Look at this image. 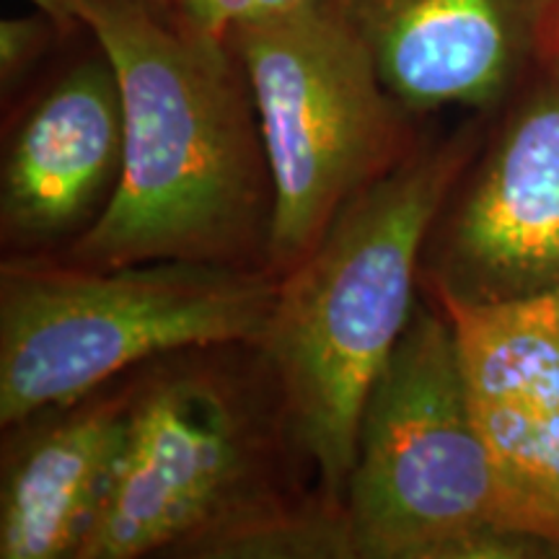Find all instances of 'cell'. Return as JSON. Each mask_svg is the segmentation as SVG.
<instances>
[{
  "label": "cell",
  "instance_id": "6da1fadb",
  "mask_svg": "<svg viewBox=\"0 0 559 559\" xmlns=\"http://www.w3.org/2000/svg\"><path fill=\"white\" fill-rule=\"evenodd\" d=\"M88 34L120 79L122 171L109 207L62 260L267 270L275 190L254 96L228 39L145 0H91Z\"/></svg>",
  "mask_w": 559,
  "mask_h": 559
},
{
  "label": "cell",
  "instance_id": "7a4b0ae2",
  "mask_svg": "<svg viewBox=\"0 0 559 559\" xmlns=\"http://www.w3.org/2000/svg\"><path fill=\"white\" fill-rule=\"evenodd\" d=\"M477 148L474 128L419 143L277 277L257 347L283 428L313 464L326 498L345 500L368 391L415 313L432 223Z\"/></svg>",
  "mask_w": 559,
  "mask_h": 559
},
{
  "label": "cell",
  "instance_id": "3957f363",
  "mask_svg": "<svg viewBox=\"0 0 559 559\" xmlns=\"http://www.w3.org/2000/svg\"><path fill=\"white\" fill-rule=\"evenodd\" d=\"M275 296L277 277L257 267L9 257L0 270V425L86 400L140 362L257 347Z\"/></svg>",
  "mask_w": 559,
  "mask_h": 559
},
{
  "label": "cell",
  "instance_id": "277c9868",
  "mask_svg": "<svg viewBox=\"0 0 559 559\" xmlns=\"http://www.w3.org/2000/svg\"><path fill=\"white\" fill-rule=\"evenodd\" d=\"M345 506L358 559H542L510 526L472 415L453 324L417 300L362 407Z\"/></svg>",
  "mask_w": 559,
  "mask_h": 559
},
{
  "label": "cell",
  "instance_id": "5b68a950",
  "mask_svg": "<svg viewBox=\"0 0 559 559\" xmlns=\"http://www.w3.org/2000/svg\"><path fill=\"white\" fill-rule=\"evenodd\" d=\"M247 73L275 190L267 270L296 267L349 202L417 148L360 39L321 0L226 34Z\"/></svg>",
  "mask_w": 559,
  "mask_h": 559
},
{
  "label": "cell",
  "instance_id": "8992f818",
  "mask_svg": "<svg viewBox=\"0 0 559 559\" xmlns=\"http://www.w3.org/2000/svg\"><path fill=\"white\" fill-rule=\"evenodd\" d=\"M283 498L251 396L218 368L164 366L130 386L128 425L79 559L174 555Z\"/></svg>",
  "mask_w": 559,
  "mask_h": 559
},
{
  "label": "cell",
  "instance_id": "52a82bcc",
  "mask_svg": "<svg viewBox=\"0 0 559 559\" xmlns=\"http://www.w3.org/2000/svg\"><path fill=\"white\" fill-rule=\"evenodd\" d=\"M423 285L474 306L559 290V75L542 73L461 174L425 243Z\"/></svg>",
  "mask_w": 559,
  "mask_h": 559
},
{
  "label": "cell",
  "instance_id": "ba28073f",
  "mask_svg": "<svg viewBox=\"0 0 559 559\" xmlns=\"http://www.w3.org/2000/svg\"><path fill=\"white\" fill-rule=\"evenodd\" d=\"M436 304L456 332L510 526L559 549V290L508 304Z\"/></svg>",
  "mask_w": 559,
  "mask_h": 559
},
{
  "label": "cell",
  "instance_id": "9c48e42d",
  "mask_svg": "<svg viewBox=\"0 0 559 559\" xmlns=\"http://www.w3.org/2000/svg\"><path fill=\"white\" fill-rule=\"evenodd\" d=\"M122 91L96 55L70 66L13 128L0 169V236L13 257L66 251L115 198L122 171Z\"/></svg>",
  "mask_w": 559,
  "mask_h": 559
},
{
  "label": "cell",
  "instance_id": "30bf717a",
  "mask_svg": "<svg viewBox=\"0 0 559 559\" xmlns=\"http://www.w3.org/2000/svg\"><path fill=\"white\" fill-rule=\"evenodd\" d=\"M412 115L492 109L539 55L551 0H321Z\"/></svg>",
  "mask_w": 559,
  "mask_h": 559
},
{
  "label": "cell",
  "instance_id": "8fae6325",
  "mask_svg": "<svg viewBox=\"0 0 559 559\" xmlns=\"http://www.w3.org/2000/svg\"><path fill=\"white\" fill-rule=\"evenodd\" d=\"M130 389L13 425L0 477V559H79L107 492Z\"/></svg>",
  "mask_w": 559,
  "mask_h": 559
},
{
  "label": "cell",
  "instance_id": "7c38bea8",
  "mask_svg": "<svg viewBox=\"0 0 559 559\" xmlns=\"http://www.w3.org/2000/svg\"><path fill=\"white\" fill-rule=\"evenodd\" d=\"M181 557L200 559H358L345 506L283 498L200 536Z\"/></svg>",
  "mask_w": 559,
  "mask_h": 559
},
{
  "label": "cell",
  "instance_id": "4fadbf2b",
  "mask_svg": "<svg viewBox=\"0 0 559 559\" xmlns=\"http://www.w3.org/2000/svg\"><path fill=\"white\" fill-rule=\"evenodd\" d=\"M55 37H60L58 26L39 11L0 21V86L5 94L32 73Z\"/></svg>",
  "mask_w": 559,
  "mask_h": 559
},
{
  "label": "cell",
  "instance_id": "5bb4252c",
  "mask_svg": "<svg viewBox=\"0 0 559 559\" xmlns=\"http://www.w3.org/2000/svg\"><path fill=\"white\" fill-rule=\"evenodd\" d=\"M306 0H164L166 16L190 26V29L223 37L247 21L293 9Z\"/></svg>",
  "mask_w": 559,
  "mask_h": 559
},
{
  "label": "cell",
  "instance_id": "9a60e30c",
  "mask_svg": "<svg viewBox=\"0 0 559 559\" xmlns=\"http://www.w3.org/2000/svg\"><path fill=\"white\" fill-rule=\"evenodd\" d=\"M26 3L34 5V11L45 13L58 26L60 37H70L81 29L88 32L91 0H26Z\"/></svg>",
  "mask_w": 559,
  "mask_h": 559
},
{
  "label": "cell",
  "instance_id": "2e32d148",
  "mask_svg": "<svg viewBox=\"0 0 559 559\" xmlns=\"http://www.w3.org/2000/svg\"><path fill=\"white\" fill-rule=\"evenodd\" d=\"M536 68H539L542 73L559 75V0H551L547 16H544Z\"/></svg>",
  "mask_w": 559,
  "mask_h": 559
},
{
  "label": "cell",
  "instance_id": "e0dca14e",
  "mask_svg": "<svg viewBox=\"0 0 559 559\" xmlns=\"http://www.w3.org/2000/svg\"><path fill=\"white\" fill-rule=\"evenodd\" d=\"M145 3H151V5H153V9L164 11V0H145Z\"/></svg>",
  "mask_w": 559,
  "mask_h": 559
}]
</instances>
